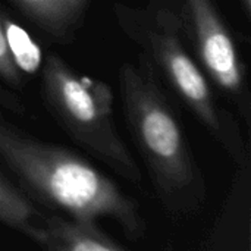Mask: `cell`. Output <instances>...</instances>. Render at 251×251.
<instances>
[{
  "mask_svg": "<svg viewBox=\"0 0 251 251\" xmlns=\"http://www.w3.org/2000/svg\"><path fill=\"white\" fill-rule=\"evenodd\" d=\"M0 162L38 206L81 222L110 219L131 241L147 225L135 199L75 151L22 131L0 113Z\"/></svg>",
  "mask_w": 251,
  "mask_h": 251,
  "instance_id": "obj_1",
  "label": "cell"
},
{
  "mask_svg": "<svg viewBox=\"0 0 251 251\" xmlns=\"http://www.w3.org/2000/svg\"><path fill=\"white\" fill-rule=\"evenodd\" d=\"M119 87L125 121L156 197L171 213L197 212L207 199L206 178L157 81L153 63L144 56L138 63H124Z\"/></svg>",
  "mask_w": 251,
  "mask_h": 251,
  "instance_id": "obj_2",
  "label": "cell"
},
{
  "mask_svg": "<svg viewBox=\"0 0 251 251\" xmlns=\"http://www.w3.org/2000/svg\"><path fill=\"white\" fill-rule=\"evenodd\" d=\"M115 16L125 34L156 63L174 91L238 166L249 168V150L238 126L229 115L218 109L206 76L185 47L181 19L172 3L151 0L147 7L118 3Z\"/></svg>",
  "mask_w": 251,
  "mask_h": 251,
  "instance_id": "obj_3",
  "label": "cell"
},
{
  "mask_svg": "<svg viewBox=\"0 0 251 251\" xmlns=\"http://www.w3.org/2000/svg\"><path fill=\"white\" fill-rule=\"evenodd\" d=\"M41 79L46 103L63 131L116 175L141 185V169L115 121L112 88L104 81L79 75L56 54L43 62Z\"/></svg>",
  "mask_w": 251,
  "mask_h": 251,
  "instance_id": "obj_4",
  "label": "cell"
},
{
  "mask_svg": "<svg viewBox=\"0 0 251 251\" xmlns=\"http://www.w3.org/2000/svg\"><path fill=\"white\" fill-rule=\"evenodd\" d=\"M179 19L201 66L213 82L232 99L250 124L246 72L234 38L213 0H179Z\"/></svg>",
  "mask_w": 251,
  "mask_h": 251,
  "instance_id": "obj_5",
  "label": "cell"
},
{
  "mask_svg": "<svg viewBox=\"0 0 251 251\" xmlns=\"http://www.w3.org/2000/svg\"><path fill=\"white\" fill-rule=\"evenodd\" d=\"M35 244L41 251H128L104 234L99 224L75 221L60 213H44Z\"/></svg>",
  "mask_w": 251,
  "mask_h": 251,
  "instance_id": "obj_6",
  "label": "cell"
},
{
  "mask_svg": "<svg viewBox=\"0 0 251 251\" xmlns=\"http://www.w3.org/2000/svg\"><path fill=\"white\" fill-rule=\"evenodd\" d=\"M21 12L53 38L65 40L82 21L91 0H12Z\"/></svg>",
  "mask_w": 251,
  "mask_h": 251,
  "instance_id": "obj_7",
  "label": "cell"
},
{
  "mask_svg": "<svg viewBox=\"0 0 251 251\" xmlns=\"http://www.w3.org/2000/svg\"><path fill=\"white\" fill-rule=\"evenodd\" d=\"M43 218L44 212L0 171V224L35 243Z\"/></svg>",
  "mask_w": 251,
  "mask_h": 251,
  "instance_id": "obj_8",
  "label": "cell"
},
{
  "mask_svg": "<svg viewBox=\"0 0 251 251\" xmlns=\"http://www.w3.org/2000/svg\"><path fill=\"white\" fill-rule=\"evenodd\" d=\"M4 38L9 56L19 72L34 75L43 65V53L40 46L31 35L9 16L1 13Z\"/></svg>",
  "mask_w": 251,
  "mask_h": 251,
  "instance_id": "obj_9",
  "label": "cell"
},
{
  "mask_svg": "<svg viewBox=\"0 0 251 251\" xmlns=\"http://www.w3.org/2000/svg\"><path fill=\"white\" fill-rule=\"evenodd\" d=\"M0 78H3L6 82H9L13 87H19L21 82H22L21 72L13 65V62H12V59L9 56V51H7L1 13H0Z\"/></svg>",
  "mask_w": 251,
  "mask_h": 251,
  "instance_id": "obj_10",
  "label": "cell"
},
{
  "mask_svg": "<svg viewBox=\"0 0 251 251\" xmlns=\"http://www.w3.org/2000/svg\"><path fill=\"white\" fill-rule=\"evenodd\" d=\"M240 1H241V4H243V7H244V12H246L247 15H250L251 0H240Z\"/></svg>",
  "mask_w": 251,
  "mask_h": 251,
  "instance_id": "obj_11",
  "label": "cell"
}]
</instances>
